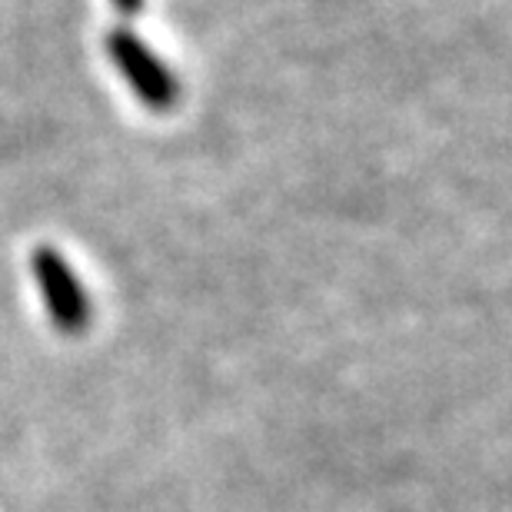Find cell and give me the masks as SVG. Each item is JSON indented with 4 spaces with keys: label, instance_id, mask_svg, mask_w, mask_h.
Here are the masks:
<instances>
[{
    "label": "cell",
    "instance_id": "6da1fadb",
    "mask_svg": "<svg viewBox=\"0 0 512 512\" xmlns=\"http://www.w3.org/2000/svg\"><path fill=\"white\" fill-rule=\"evenodd\" d=\"M30 266H34V276H37L40 296H44L50 323H54L64 336L87 333L94 310H90V296L84 286H80L77 273L70 270V263L54 247H40L34 253V260H30Z\"/></svg>",
    "mask_w": 512,
    "mask_h": 512
},
{
    "label": "cell",
    "instance_id": "7a4b0ae2",
    "mask_svg": "<svg viewBox=\"0 0 512 512\" xmlns=\"http://www.w3.org/2000/svg\"><path fill=\"white\" fill-rule=\"evenodd\" d=\"M107 50L114 54L117 67L124 70L127 80L137 87V94L143 100H150V104H163V97H167V74H163L157 60H153L137 40H133L130 34H114Z\"/></svg>",
    "mask_w": 512,
    "mask_h": 512
},
{
    "label": "cell",
    "instance_id": "3957f363",
    "mask_svg": "<svg viewBox=\"0 0 512 512\" xmlns=\"http://www.w3.org/2000/svg\"><path fill=\"white\" fill-rule=\"evenodd\" d=\"M117 4H120V7H124V10H133V7H137V4H140V0H117Z\"/></svg>",
    "mask_w": 512,
    "mask_h": 512
}]
</instances>
